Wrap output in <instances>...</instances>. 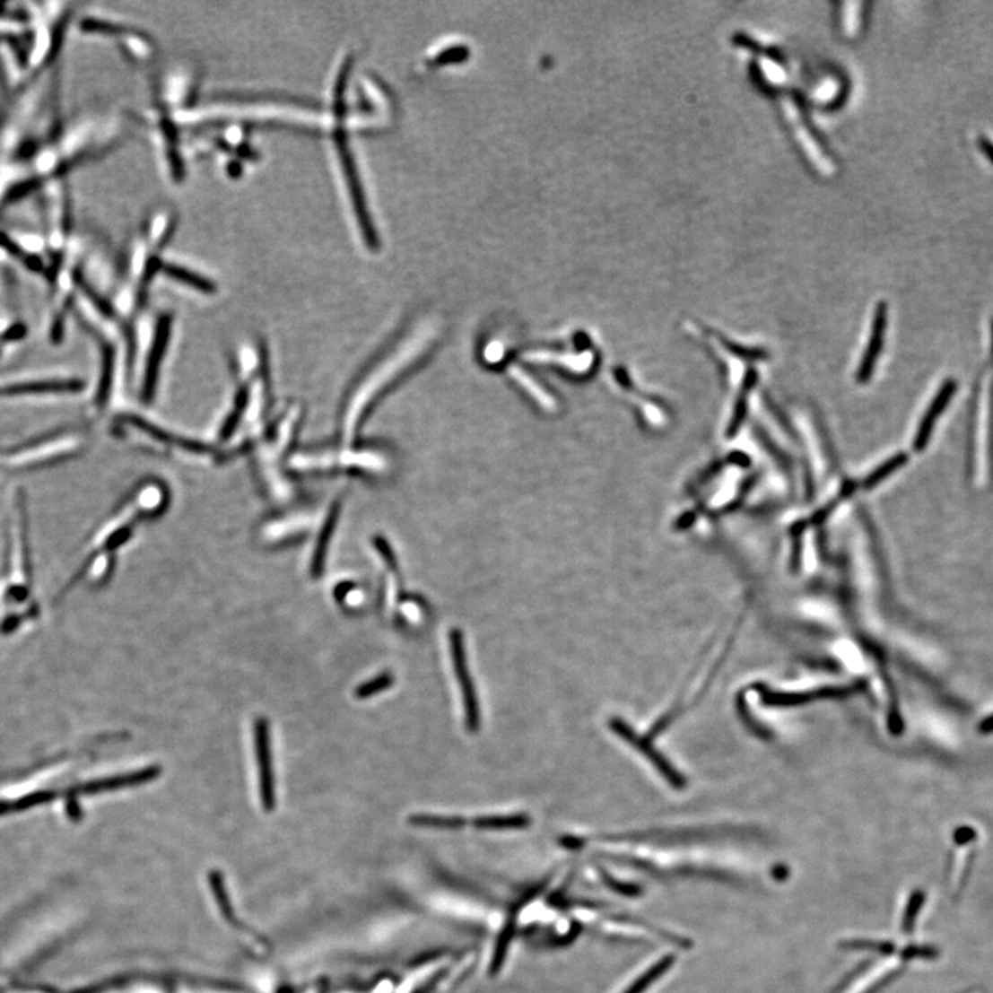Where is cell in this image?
I'll return each instance as SVG.
<instances>
[{
  "mask_svg": "<svg viewBox=\"0 0 993 993\" xmlns=\"http://www.w3.org/2000/svg\"><path fill=\"white\" fill-rule=\"evenodd\" d=\"M6 566L0 579V633H14L35 621L39 605L35 599L30 517L27 495L15 489L7 518Z\"/></svg>",
  "mask_w": 993,
  "mask_h": 993,
  "instance_id": "obj_1",
  "label": "cell"
},
{
  "mask_svg": "<svg viewBox=\"0 0 993 993\" xmlns=\"http://www.w3.org/2000/svg\"><path fill=\"white\" fill-rule=\"evenodd\" d=\"M83 433L76 428L53 430L17 445L0 448V469L33 471L46 468L75 456L84 446Z\"/></svg>",
  "mask_w": 993,
  "mask_h": 993,
  "instance_id": "obj_2",
  "label": "cell"
},
{
  "mask_svg": "<svg viewBox=\"0 0 993 993\" xmlns=\"http://www.w3.org/2000/svg\"><path fill=\"white\" fill-rule=\"evenodd\" d=\"M243 118V119L283 120L296 125L320 126L327 123V118L318 109H310L300 105L286 102H233V104L209 105L200 110H192L189 115H181L182 122L188 120L199 122L200 119H217V118Z\"/></svg>",
  "mask_w": 993,
  "mask_h": 993,
  "instance_id": "obj_3",
  "label": "cell"
},
{
  "mask_svg": "<svg viewBox=\"0 0 993 993\" xmlns=\"http://www.w3.org/2000/svg\"><path fill=\"white\" fill-rule=\"evenodd\" d=\"M427 338L422 337V335H415V337L410 338L409 341L399 346L394 355L389 356L384 363H381V366L377 367L370 377L361 384V388L353 396V403L349 406L348 414H346V433L348 435L353 433L361 412L373 399L374 395L379 394L385 384L392 381L396 374L405 370L412 361L418 358V355H421V353L427 346Z\"/></svg>",
  "mask_w": 993,
  "mask_h": 993,
  "instance_id": "obj_4",
  "label": "cell"
},
{
  "mask_svg": "<svg viewBox=\"0 0 993 993\" xmlns=\"http://www.w3.org/2000/svg\"><path fill=\"white\" fill-rule=\"evenodd\" d=\"M42 213L46 245L54 260L58 261L72 239L69 235L71 210L68 189L63 179H53L43 182Z\"/></svg>",
  "mask_w": 993,
  "mask_h": 993,
  "instance_id": "obj_5",
  "label": "cell"
},
{
  "mask_svg": "<svg viewBox=\"0 0 993 993\" xmlns=\"http://www.w3.org/2000/svg\"><path fill=\"white\" fill-rule=\"evenodd\" d=\"M84 388V382L57 374H25L0 379V399L4 397L63 396Z\"/></svg>",
  "mask_w": 993,
  "mask_h": 993,
  "instance_id": "obj_6",
  "label": "cell"
},
{
  "mask_svg": "<svg viewBox=\"0 0 993 993\" xmlns=\"http://www.w3.org/2000/svg\"><path fill=\"white\" fill-rule=\"evenodd\" d=\"M450 650L457 680H458L459 689L463 692L466 727L471 733H476L481 727V708H479L476 690H475V684L472 682L471 674H469L466 641H464L463 632L459 630H453L450 632Z\"/></svg>",
  "mask_w": 993,
  "mask_h": 993,
  "instance_id": "obj_7",
  "label": "cell"
},
{
  "mask_svg": "<svg viewBox=\"0 0 993 993\" xmlns=\"http://www.w3.org/2000/svg\"><path fill=\"white\" fill-rule=\"evenodd\" d=\"M257 764L260 772V797L266 812H272L276 805L274 797V767H272L271 731L269 722L258 718L254 723Z\"/></svg>",
  "mask_w": 993,
  "mask_h": 993,
  "instance_id": "obj_8",
  "label": "cell"
},
{
  "mask_svg": "<svg viewBox=\"0 0 993 993\" xmlns=\"http://www.w3.org/2000/svg\"><path fill=\"white\" fill-rule=\"evenodd\" d=\"M161 769L159 766L145 767L137 771L120 774V776L104 777V779L91 780L82 782L69 789L68 797H79V795H96L108 790L123 789V788L138 787L153 781L161 776Z\"/></svg>",
  "mask_w": 993,
  "mask_h": 993,
  "instance_id": "obj_9",
  "label": "cell"
},
{
  "mask_svg": "<svg viewBox=\"0 0 993 993\" xmlns=\"http://www.w3.org/2000/svg\"><path fill=\"white\" fill-rule=\"evenodd\" d=\"M886 304H884V302H880L876 308V314H875L871 340H869L866 356L862 359L861 366H859L858 373H857V379H858V382L868 381V379H871L872 373H874L875 364H876L880 351H882L883 340H884V333H886Z\"/></svg>",
  "mask_w": 993,
  "mask_h": 993,
  "instance_id": "obj_10",
  "label": "cell"
},
{
  "mask_svg": "<svg viewBox=\"0 0 993 993\" xmlns=\"http://www.w3.org/2000/svg\"><path fill=\"white\" fill-rule=\"evenodd\" d=\"M954 391H956V382L952 381V379H949V381H946L945 384L941 387L940 392L934 397L930 407H928L926 414L923 415L922 422L919 425L918 433H916L915 441H913V448H915V450L920 451L926 448V445L928 443V439H930L931 432H933L936 418L943 414L944 409H945L949 400L954 396Z\"/></svg>",
  "mask_w": 993,
  "mask_h": 993,
  "instance_id": "obj_11",
  "label": "cell"
},
{
  "mask_svg": "<svg viewBox=\"0 0 993 993\" xmlns=\"http://www.w3.org/2000/svg\"><path fill=\"white\" fill-rule=\"evenodd\" d=\"M525 358L527 361H537V363H551V361L552 363H559L561 366L567 367V369L573 371L587 370L592 363V355L589 353H558L537 351V353H526Z\"/></svg>",
  "mask_w": 993,
  "mask_h": 993,
  "instance_id": "obj_12",
  "label": "cell"
},
{
  "mask_svg": "<svg viewBox=\"0 0 993 993\" xmlns=\"http://www.w3.org/2000/svg\"><path fill=\"white\" fill-rule=\"evenodd\" d=\"M530 823V817L526 814L489 815L474 821L477 830L483 831L525 830Z\"/></svg>",
  "mask_w": 993,
  "mask_h": 993,
  "instance_id": "obj_13",
  "label": "cell"
},
{
  "mask_svg": "<svg viewBox=\"0 0 993 993\" xmlns=\"http://www.w3.org/2000/svg\"><path fill=\"white\" fill-rule=\"evenodd\" d=\"M6 4H0V42L2 40H20L27 35V15H17L4 10Z\"/></svg>",
  "mask_w": 993,
  "mask_h": 993,
  "instance_id": "obj_14",
  "label": "cell"
},
{
  "mask_svg": "<svg viewBox=\"0 0 993 993\" xmlns=\"http://www.w3.org/2000/svg\"><path fill=\"white\" fill-rule=\"evenodd\" d=\"M756 379H758V376H756L755 370H749L748 373H746L745 379H744L743 389H741L737 405H736V409H734L733 420H731L730 425H728L727 436H730V438H733V436L738 432L741 425H743L744 420H745L746 396H748L749 392L755 387Z\"/></svg>",
  "mask_w": 993,
  "mask_h": 993,
  "instance_id": "obj_15",
  "label": "cell"
},
{
  "mask_svg": "<svg viewBox=\"0 0 993 993\" xmlns=\"http://www.w3.org/2000/svg\"><path fill=\"white\" fill-rule=\"evenodd\" d=\"M674 963L675 956H672V954H668V956H664V958L659 959V961L657 962L654 966H651L650 969L646 970L645 974H641V976L639 977V979L636 980V981L633 982V984L631 985V987L628 988V989L625 990V992L623 993L645 992V990L648 989L650 985L654 984V981H657L659 977L664 976V974H666V972L668 971L669 969H671L672 964Z\"/></svg>",
  "mask_w": 993,
  "mask_h": 993,
  "instance_id": "obj_16",
  "label": "cell"
},
{
  "mask_svg": "<svg viewBox=\"0 0 993 993\" xmlns=\"http://www.w3.org/2000/svg\"><path fill=\"white\" fill-rule=\"evenodd\" d=\"M118 38H119L123 48L137 60H145L152 53L151 43L148 42L145 36L141 35V32H137V30L125 28V30L118 35Z\"/></svg>",
  "mask_w": 993,
  "mask_h": 993,
  "instance_id": "obj_17",
  "label": "cell"
},
{
  "mask_svg": "<svg viewBox=\"0 0 993 993\" xmlns=\"http://www.w3.org/2000/svg\"><path fill=\"white\" fill-rule=\"evenodd\" d=\"M409 823L415 826L433 828V830H461L466 821L461 817H449V815L414 814L409 818Z\"/></svg>",
  "mask_w": 993,
  "mask_h": 993,
  "instance_id": "obj_18",
  "label": "cell"
},
{
  "mask_svg": "<svg viewBox=\"0 0 993 993\" xmlns=\"http://www.w3.org/2000/svg\"><path fill=\"white\" fill-rule=\"evenodd\" d=\"M161 271L170 276V278L177 279V281L182 282V283L189 284L194 289L200 290L204 292H213L214 290V284L207 279L202 278L200 274H194V272L188 271V269L181 268V266H171V264H161Z\"/></svg>",
  "mask_w": 993,
  "mask_h": 993,
  "instance_id": "obj_19",
  "label": "cell"
},
{
  "mask_svg": "<svg viewBox=\"0 0 993 993\" xmlns=\"http://www.w3.org/2000/svg\"><path fill=\"white\" fill-rule=\"evenodd\" d=\"M510 374H512L513 379H517L531 396L535 397V399L540 403L541 406L545 407L546 410L555 409L556 405L553 397L549 396L546 391H544L540 385H538L535 379H531V377H528V374L525 373L522 369L512 367V369H510Z\"/></svg>",
  "mask_w": 993,
  "mask_h": 993,
  "instance_id": "obj_20",
  "label": "cell"
},
{
  "mask_svg": "<svg viewBox=\"0 0 993 993\" xmlns=\"http://www.w3.org/2000/svg\"><path fill=\"white\" fill-rule=\"evenodd\" d=\"M170 224L171 215L169 214L168 212L158 213V214L153 217V220L151 221V227L150 231H148V235H146V238H144V240H145L146 246H148V248H150L151 253L153 254V251H155L156 248H158L159 246L163 243L164 238H166V235H168Z\"/></svg>",
  "mask_w": 993,
  "mask_h": 993,
  "instance_id": "obj_21",
  "label": "cell"
},
{
  "mask_svg": "<svg viewBox=\"0 0 993 993\" xmlns=\"http://www.w3.org/2000/svg\"><path fill=\"white\" fill-rule=\"evenodd\" d=\"M27 326L20 319H7L0 323V356L13 344L22 343L27 335Z\"/></svg>",
  "mask_w": 993,
  "mask_h": 993,
  "instance_id": "obj_22",
  "label": "cell"
},
{
  "mask_svg": "<svg viewBox=\"0 0 993 993\" xmlns=\"http://www.w3.org/2000/svg\"><path fill=\"white\" fill-rule=\"evenodd\" d=\"M907 454L904 453H900L897 454V456L892 457L889 461L880 466L879 468L875 469V471L867 477L866 482H864V489H872V487L876 486L880 482L884 481L890 474H893V472L897 471L898 468L904 466V464L907 463Z\"/></svg>",
  "mask_w": 993,
  "mask_h": 993,
  "instance_id": "obj_23",
  "label": "cell"
},
{
  "mask_svg": "<svg viewBox=\"0 0 993 993\" xmlns=\"http://www.w3.org/2000/svg\"><path fill=\"white\" fill-rule=\"evenodd\" d=\"M394 684V676L391 672H382L379 676L373 677L366 684H361L358 689L355 690L356 698L359 700H366V698L373 697V695L379 694V692L388 690Z\"/></svg>",
  "mask_w": 993,
  "mask_h": 993,
  "instance_id": "obj_24",
  "label": "cell"
},
{
  "mask_svg": "<svg viewBox=\"0 0 993 993\" xmlns=\"http://www.w3.org/2000/svg\"><path fill=\"white\" fill-rule=\"evenodd\" d=\"M513 925L507 926L505 930L502 931L501 936H500L499 944L495 946L494 956H492V972H499L500 967L504 963L505 954H507L508 945H510V938H512Z\"/></svg>",
  "mask_w": 993,
  "mask_h": 993,
  "instance_id": "obj_25",
  "label": "cell"
},
{
  "mask_svg": "<svg viewBox=\"0 0 993 993\" xmlns=\"http://www.w3.org/2000/svg\"><path fill=\"white\" fill-rule=\"evenodd\" d=\"M841 945L844 948L849 949H864V951H875L880 952V954H886L892 949V945L886 943H871V941H849V943H843Z\"/></svg>",
  "mask_w": 993,
  "mask_h": 993,
  "instance_id": "obj_26",
  "label": "cell"
},
{
  "mask_svg": "<svg viewBox=\"0 0 993 993\" xmlns=\"http://www.w3.org/2000/svg\"><path fill=\"white\" fill-rule=\"evenodd\" d=\"M980 731H981L982 734L992 733V731H993V715L988 716L987 719L982 720V722L980 723Z\"/></svg>",
  "mask_w": 993,
  "mask_h": 993,
  "instance_id": "obj_27",
  "label": "cell"
},
{
  "mask_svg": "<svg viewBox=\"0 0 993 993\" xmlns=\"http://www.w3.org/2000/svg\"><path fill=\"white\" fill-rule=\"evenodd\" d=\"M561 843L566 846V848L577 849L579 846H581L582 841L576 838H564L562 839Z\"/></svg>",
  "mask_w": 993,
  "mask_h": 993,
  "instance_id": "obj_28",
  "label": "cell"
},
{
  "mask_svg": "<svg viewBox=\"0 0 993 993\" xmlns=\"http://www.w3.org/2000/svg\"><path fill=\"white\" fill-rule=\"evenodd\" d=\"M694 519H695L694 513H687V515H684V517L680 518L679 522H677V526H682V527H687V526H690V525H692V522H694Z\"/></svg>",
  "mask_w": 993,
  "mask_h": 993,
  "instance_id": "obj_29",
  "label": "cell"
}]
</instances>
